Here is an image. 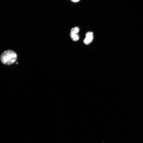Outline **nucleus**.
I'll list each match as a JSON object with an SVG mask.
<instances>
[{"label": "nucleus", "instance_id": "1", "mask_svg": "<svg viewBox=\"0 0 143 143\" xmlns=\"http://www.w3.org/2000/svg\"><path fill=\"white\" fill-rule=\"evenodd\" d=\"M17 55L16 53L11 50H6L1 54V60L3 64L10 65L13 64L17 60Z\"/></svg>", "mask_w": 143, "mask_h": 143}, {"label": "nucleus", "instance_id": "2", "mask_svg": "<svg viewBox=\"0 0 143 143\" xmlns=\"http://www.w3.org/2000/svg\"><path fill=\"white\" fill-rule=\"evenodd\" d=\"M93 34L92 32H89L86 34V37L84 42L86 45H88L93 41Z\"/></svg>", "mask_w": 143, "mask_h": 143}, {"label": "nucleus", "instance_id": "3", "mask_svg": "<svg viewBox=\"0 0 143 143\" xmlns=\"http://www.w3.org/2000/svg\"><path fill=\"white\" fill-rule=\"evenodd\" d=\"M70 36L72 39L74 41H77L79 39V36L77 33L70 32Z\"/></svg>", "mask_w": 143, "mask_h": 143}, {"label": "nucleus", "instance_id": "4", "mask_svg": "<svg viewBox=\"0 0 143 143\" xmlns=\"http://www.w3.org/2000/svg\"><path fill=\"white\" fill-rule=\"evenodd\" d=\"M79 28L77 27H75L72 29L71 30L70 32L75 33H79Z\"/></svg>", "mask_w": 143, "mask_h": 143}, {"label": "nucleus", "instance_id": "5", "mask_svg": "<svg viewBox=\"0 0 143 143\" xmlns=\"http://www.w3.org/2000/svg\"><path fill=\"white\" fill-rule=\"evenodd\" d=\"M73 2H79L80 0H71Z\"/></svg>", "mask_w": 143, "mask_h": 143}]
</instances>
